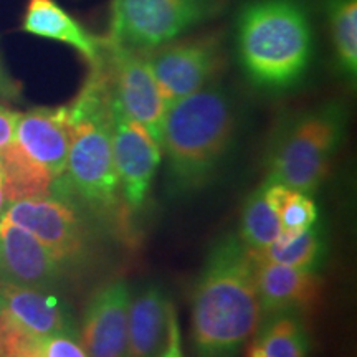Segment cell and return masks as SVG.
<instances>
[{
  "label": "cell",
  "mask_w": 357,
  "mask_h": 357,
  "mask_svg": "<svg viewBox=\"0 0 357 357\" xmlns=\"http://www.w3.org/2000/svg\"><path fill=\"white\" fill-rule=\"evenodd\" d=\"M280 230V217L268 204L261 184L245 200L238 238L248 250H261L275 242Z\"/></svg>",
  "instance_id": "7402d4cb"
},
{
  "label": "cell",
  "mask_w": 357,
  "mask_h": 357,
  "mask_svg": "<svg viewBox=\"0 0 357 357\" xmlns=\"http://www.w3.org/2000/svg\"><path fill=\"white\" fill-rule=\"evenodd\" d=\"M66 268L29 230L0 218V278L12 283L55 291Z\"/></svg>",
  "instance_id": "7c38bea8"
},
{
  "label": "cell",
  "mask_w": 357,
  "mask_h": 357,
  "mask_svg": "<svg viewBox=\"0 0 357 357\" xmlns=\"http://www.w3.org/2000/svg\"><path fill=\"white\" fill-rule=\"evenodd\" d=\"M42 242L65 268L79 265L91 250V231L79 208L56 195L8 204L2 213ZM0 217V218H2Z\"/></svg>",
  "instance_id": "52a82bcc"
},
{
  "label": "cell",
  "mask_w": 357,
  "mask_h": 357,
  "mask_svg": "<svg viewBox=\"0 0 357 357\" xmlns=\"http://www.w3.org/2000/svg\"><path fill=\"white\" fill-rule=\"evenodd\" d=\"M253 342L266 357H306L310 347L306 326L293 312L263 318Z\"/></svg>",
  "instance_id": "ffe728a7"
},
{
  "label": "cell",
  "mask_w": 357,
  "mask_h": 357,
  "mask_svg": "<svg viewBox=\"0 0 357 357\" xmlns=\"http://www.w3.org/2000/svg\"><path fill=\"white\" fill-rule=\"evenodd\" d=\"M113 96L105 66H91V73L70 108L73 137L66 171L53 181L52 194L78 208L111 217L121 202L118 172L113 158Z\"/></svg>",
  "instance_id": "7a4b0ae2"
},
{
  "label": "cell",
  "mask_w": 357,
  "mask_h": 357,
  "mask_svg": "<svg viewBox=\"0 0 357 357\" xmlns=\"http://www.w3.org/2000/svg\"><path fill=\"white\" fill-rule=\"evenodd\" d=\"M0 96L7 98V100H19L20 98V84L7 73L2 61H0Z\"/></svg>",
  "instance_id": "4316f807"
},
{
  "label": "cell",
  "mask_w": 357,
  "mask_h": 357,
  "mask_svg": "<svg viewBox=\"0 0 357 357\" xmlns=\"http://www.w3.org/2000/svg\"><path fill=\"white\" fill-rule=\"evenodd\" d=\"M316 222H318V207H316L311 195L294 192L287 207L280 213L281 230L276 240L278 242H288L298 234H301L303 230L314 225Z\"/></svg>",
  "instance_id": "603a6c76"
},
{
  "label": "cell",
  "mask_w": 357,
  "mask_h": 357,
  "mask_svg": "<svg viewBox=\"0 0 357 357\" xmlns=\"http://www.w3.org/2000/svg\"><path fill=\"white\" fill-rule=\"evenodd\" d=\"M113 158L121 199L129 211H137L147 197L162 151L144 126L128 118L113 101Z\"/></svg>",
  "instance_id": "30bf717a"
},
{
  "label": "cell",
  "mask_w": 357,
  "mask_h": 357,
  "mask_svg": "<svg viewBox=\"0 0 357 357\" xmlns=\"http://www.w3.org/2000/svg\"><path fill=\"white\" fill-rule=\"evenodd\" d=\"M236 116L229 93L207 86L174 101L164 114L160 151L172 194L204 189L218 174L235 137Z\"/></svg>",
  "instance_id": "3957f363"
},
{
  "label": "cell",
  "mask_w": 357,
  "mask_h": 357,
  "mask_svg": "<svg viewBox=\"0 0 357 357\" xmlns=\"http://www.w3.org/2000/svg\"><path fill=\"white\" fill-rule=\"evenodd\" d=\"M146 53L166 108L207 88L222 66L217 38L172 40Z\"/></svg>",
  "instance_id": "9c48e42d"
},
{
  "label": "cell",
  "mask_w": 357,
  "mask_h": 357,
  "mask_svg": "<svg viewBox=\"0 0 357 357\" xmlns=\"http://www.w3.org/2000/svg\"><path fill=\"white\" fill-rule=\"evenodd\" d=\"M111 96L128 118L139 123L160 146L166 102L147 61V53L106 38L102 58Z\"/></svg>",
  "instance_id": "ba28073f"
},
{
  "label": "cell",
  "mask_w": 357,
  "mask_h": 357,
  "mask_svg": "<svg viewBox=\"0 0 357 357\" xmlns=\"http://www.w3.org/2000/svg\"><path fill=\"white\" fill-rule=\"evenodd\" d=\"M20 113L0 105V151L7 147L15 136V126Z\"/></svg>",
  "instance_id": "484cf974"
},
{
  "label": "cell",
  "mask_w": 357,
  "mask_h": 357,
  "mask_svg": "<svg viewBox=\"0 0 357 357\" xmlns=\"http://www.w3.org/2000/svg\"><path fill=\"white\" fill-rule=\"evenodd\" d=\"M172 303L158 283H147L131 298L128 318V357H158L166 344Z\"/></svg>",
  "instance_id": "e0dca14e"
},
{
  "label": "cell",
  "mask_w": 357,
  "mask_h": 357,
  "mask_svg": "<svg viewBox=\"0 0 357 357\" xmlns=\"http://www.w3.org/2000/svg\"><path fill=\"white\" fill-rule=\"evenodd\" d=\"M7 205L8 204L6 199V192H3V185H2V182H0V217H2V213L7 208Z\"/></svg>",
  "instance_id": "f1b7e54d"
},
{
  "label": "cell",
  "mask_w": 357,
  "mask_h": 357,
  "mask_svg": "<svg viewBox=\"0 0 357 357\" xmlns=\"http://www.w3.org/2000/svg\"><path fill=\"white\" fill-rule=\"evenodd\" d=\"M0 164H2V185L7 204L52 194L55 178L50 171L30 158L15 141L0 151Z\"/></svg>",
  "instance_id": "ac0fdd59"
},
{
  "label": "cell",
  "mask_w": 357,
  "mask_h": 357,
  "mask_svg": "<svg viewBox=\"0 0 357 357\" xmlns=\"http://www.w3.org/2000/svg\"><path fill=\"white\" fill-rule=\"evenodd\" d=\"M253 270L263 318L281 312L301 314L311 311L323 296V280L316 271L260 261L255 258Z\"/></svg>",
  "instance_id": "9a60e30c"
},
{
  "label": "cell",
  "mask_w": 357,
  "mask_h": 357,
  "mask_svg": "<svg viewBox=\"0 0 357 357\" xmlns=\"http://www.w3.org/2000/svg\"><path fill=\"white\" fill-rule=\"evenodd\" d=\"M211 13V0H113L109 40L149 52L181 37Z\"/></svg>",
  "instance_id": "8992f818"
},
{
  "label": "cell",
  "mask_w": 357,
  "mask_h": 357,
  "mask_svg": "<svg viewBox=\"0 0 357 357\" xmlns=\"http://www.w3.org/2000/svg\"><path fill=\"white\" fill-rule=\"evenodd\" d=\"M346 123L341 102H328L284 123L270 146L265 181L306 195L318 192L331 172Z\"/></svg>",
  "instance_id": "5b68a950"
},
{
  "label": "cell",
  "mask_w": 357,
  "mask_h": 357,
  "mask_svg": "<svg viewBox=\"0 0 357 357\" xmlns=\"http://www.w3.org/2000/svg\"><path fill=\"white\" fill-rule=\"evenodd\" d=\"M247 357H266L263 354V351L258 347L255 342H252V346L248 347V352H247Z\"/></svg>",
  "instance_id": "83f0119b"
},
{
  "label": "cell",
  "mask_w": 357,
  "mask_h": 357,
  "mask_svg": "<svg viewBox=\"0 0 357 357\" xmlns=\"http://www.w3.org/2000/svg\"><path fill=\"white\" fill-rule=\"evenodd\" d=\"M73 137V121L68 106L33 108L20 113L13 141L30 158L47 167L53 178L66 171V160Z\"/></svg>",
  "instance_id": "5bb4252c"
},
{
  "label": "cell",
  "mask_w": 357,
  "mask_h": 357,
  "mask_svg": "<svg viewBox=\"0 0 357 357\" xmlns=\"http://www.w3.org/2000/svg\"><path fill=\"white\" fill-rule=\"evenodd\" d=\"M131 298L126 280H113L93 293L78 331V341L88 357H128Z\"/></svg>",
  "instance_id": "8fae6325"
},
{
  "label": "cell",
  "mask_w": 357,
  "mask_h": 357,
  "mask_svg": "<svg viewBox=\"0 0 357 357\" xmlns=\"http://www.w3.org/2000/svg\"><path fill=\"white\" fill-rule=\"evenodd\" d=\"M263 321L250 250L230 234L213 245L192 293L197 357H235Z\"/></svg>",
  "instance_id": "6da1fadb"
},
{
  "label": "cell",
  "mask_w": 357,
  "mask_h": 357,
  "mask_svg": "<svg viewBox=\"0 0 357 357\" xmlns=\"http://www.w3.org/2000/svg\"><path fill=\"white\" fill-rule=\"evenodd\" d=\"M0 310L35 337H78L70 307L50 289L24 287L0 278Z\"/></svg>",
  "instance_id": "4fadbf2b"
},
{
  "label": "cell",
  "mask_w": 357,
  "mask_h": 357,
  "mask_svg": "<svg viewBox=\"0 0 357 357\" xmlns=\"http://www.w3.org/2000/svg\"><path fill=\"white\" fill-rule=\"evenodd\" d=\"M22 30L35 37L65 43L82 53L88 63H100L106 52V40L89 33L56 0H29Z\"/></svg>",
  "instance_id": "2e32d148"
},
{
  "label": "cell",
  "mask_w": 357,
  "mask_h": 357,
  "mask_svg": "<svg viewBox=\"0 0 357 357\" xmlns=\"http://www.w3.org/2000/svg\"><path fill=\"white\" fill-rule=\"evenodd\" d=\"M2 178H3V174H2V164H0V182H2Z\"/></svg>",
  "instance_id": "f546056e"
},
{
  "label": "cell",
  "mask_w": 357,
  "mask_h": 357,
  "mask_svg": "<svg viewBox=\"0 0 357 357\" xmlns=\"http://www.w3.org/2000/svg\"><path fill=\"white\" fill-rule=\"evenodd\" d=\"M334 55L341 75L354 82L357 75V0L326 2Z\"/></svg>",
  "instance_id": "44dd1931"
},
{
  "label": "cell",
  "mask_w": 357,
  "mask_h": 357,
  "mask_svg": "<svg viewBox=\"0 0 357 357\" xmlns=\"http://www.w3.org/2000/svg\"><path fill=\"white\" fill-rule=\"evenodd\" d=\"M158 357H184L182 356V346H181V329H178V321L174 305L169 310V319H167V337L166 344H164L162 351Z\"/></svg>",
  "instance_id": "d4e9b609"
},
{
  "label": "cell",
  "mask_w": 357,
  "mask_h": 357,
  "mask_svg": "<svg viewBox=\"0 0 357 357\" xmlns=\"http://www.w3.org/2000/svg\"><path fill=\"white\" fill-rule=\"evenodd\" d=\"M236 53L255 86L281 91L296 86L310 68L312 29L298 0H252L236 19Z\"/></svg>",
  "instance_id": "277c9868"
},
{
  "label": "cell",
  "mask_w": 357,
  "mask_h": 357,
  "mask_svg": "<svg viewBox=\"0 0 357 357\" xmlns=\"http://www.w3.org/2000/svg\"><path fill=\"white\" fill-rule=\"evenodd\" d=\"M252 257L260 261L280 263L306 271H316L326 257V238L323 225H311L288 242L275 240L261 250H250Z\"/></svg>",
  "instance_id": "d6986e66"
},
{
  "label": "cell",
  "mask_w": 357,
  "mask_h": 357,
  "mask_svg": "<svg viewBox=\"0 0 357 357\" xmlns=\"http://www.w3.org/2000/svg\"><path fill=\"white\" fill-rule=\"evenodd\" d=\"M40 352H42V357H88L78 337L73 336L42 337Z\"/></svg>",
  "instance_id": "cb8c5ba5"
}]
</instances>
